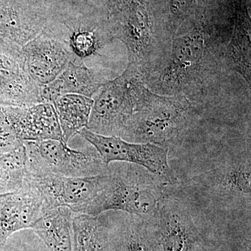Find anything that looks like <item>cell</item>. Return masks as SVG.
I'll return each mask as SVG.
<instances>
[{"label": "cell", "mask_w": 251, "mask_h": 251, "mask_svg": "<svg viewBox=\"0 0 251 251\" xmlns=\"http://www.w3.org/2000/svg\"><path fill=\"white\" fill-rule=\"evenodd\" d=\"M224 41L221 33L203 21L181 31L172 38L169 52L147 79V87L160 95L184 96L193 103L204 98L226 65Z\"/></svg>", "instance_id": "6da1fadb"}, {"label": "cell", "mask_w": 251, "mask_h": 251, "mask_svg": "<svg viewBox=\"0 0 251 251\" xmlns=\"http://www.w3.org/2000/svg\"><path fill=\"white\" fill-rule=\"evenodd\" d=\"M26 174L23 143L9 152L0 153V191L9 193L22 189L25 185Z\"/></svg>", "instance_id": "44dd1931"}, {"label": "cell", "mask_w": 251, "mask_h": 251, "mask_svg": "<svg viewBox=\"0 0 251 251\" xmlns=\"http://www.w3.org/2000/svg\"><path fill=\"white\" fill-rule=\"evenodd\" d=\"M29 175H56L68 177H87L108 174L97 150L77 151L64 141H23Z\"/></svg>", "instance_id": "5b68a950"}, {"label": "cell", "mask_w": 251, "mask_h": 251, "mask_svg": "<svg viewBox=\"0 0 251 251\" xmlns=\"http://www.w3.org/2000/svg\"><path fill=\"white\" fill-rule=\"evenodd\" d=\"M28 75L38 87L49 85L76 59L67 43L45 29L22 46Z\"/></svg>", "instance_id": "9c48e42d"}, {"label": "cell", "mask_w": 251, "mask_h": 251, "mask_svg": "<svg viewBox=\"0 0 251 251\" xmlns=\"http://www.w3.org/2000/svg\"><path fill=\"white\" fill-rule=\"evenodd\" d=\"M122 224V251H161L150 219L125 213Z\"/></svg>", "instance_id": "ffe728a7"}, {"label": "cell", "mask_w": 251, "mask_h": 251, "mask_svg": "<svg viewBox=\"0 0 251 251\" xmlns=\"http://www.w3.org/2000/svg\"><path fill=\"white\" fill-rule=\"evenodd\" d=\"M41 88L28 75L22 47L0 39V105L27 107L41 103Z\"/></svg>", "instance_id": "30bf717a"}, {"label": "cell", "mask_w": 251, "mask_h": 251, "mask_svg": "<svg viewBox=\"0 0 251 251\" xmlns=\"http://www.w3.org/2000/svg\"><path fill=\"white\" fill-rule=\"evenodd\" d=\"M45 211L40 195L26 183L19 191L0 194V249L15 232L31 228Z\"/></svg>", "instance_id": "7c38bea8"}, {"label": "cell", "mask_w": 251, "mask_h": 251, "mask_svg": "<svg viewBox=\"0 0 251 251\" xmlns=\"http://www.w3.org/2000/svg\"><path fill=\"white\" fill-rule=\"evenodd\" d=\"M206 191L221 204L251 211V160L250 149L227 153L201 179Z\"/></svg>", "instance_id": "52a82bcc"}, {"label": "cell", "mask_w": 251, "mask_h": 251, "mask_svg": "<svg viewBox=\"0 0 251 251\" xmlns=\"http://www.w3.org/2000/svg\"><path fill=\"white\" fill-rule=\"evenodd\" d=\"M22 143L11 122L8 106L0 105V153L9 152Z\"/></svg>", "instance_id": "603a6c76"}, {"label": "cell", "mask_w": 251, "mask_h": 251, "mask_svg": "<svg viewBox=\"0 0 251 251\" xmlns=\"http://www.w3.org/2000/svg\"><path fill=\"white\" fill-rule=\"evenodd\" d=\"M46 29L44 17L30 5L23 0H0V39L22 47Z\"/></svg>", "instance_id": "5bb4252c"}, {"label": "cell", "mask_w": 251, "mask_h": 251, "mask_svg": "<svg viewBox=\"0 0 251 251\" xmlns=\"http://www.w3.org/2000/svg\"><path fill=\"white\" fill-rule=\"evenodd\" d=\"M75 57L86 58L95 54L100 46V41L94 31L79 28L74 29L66 41Z\"/></svg>", "instance_id": "7402d4cb"}, {"label": "cell", "mask_w": 251, "mask_h": 251, "mask_svg": "<svg viewBox=\"0 0 251 251\" xmlns=\"http://www.w3.org/2000/svg\"><path fill=\"white\" fill-rule=\"evenodd\" d=\"M73 251H108L106 224L100 216L77 214L72 218Z\"/></svg>", "instance_id": "d6986e66"}, {"label": "cell", "mask_w": 251, "mask_h": 251, "mask_svg": "<svg viewBox=\"0 0 251 251\" xmlns=\"http://www.w3.org/2000/svg\"><path fill=\"white\" fill-rule=\"evenodd\" d=\"M73 60L55 80L41 88V103H53L67 94H79L92 98L105 80L83 63Z\"/></svg>", "instance_id": "2e32d148"}, {"label": "cell", "mask_w": 251, "mask_h": 251, "mask_svg": "<svg viewBox=\"0 0 251 251\" xmlns=\"http://www.w3.org/2000/svg\"><path fill=\"white\" fill-rule=\"evenodd\" d=\"M8 110L21 141H64L58 117L52 103H36L27 107L8 106Z\"/></svg>", "instance_id": "4fadbf2b"}, {"label": "cell", "mask_w": 251, "mask_h": 251, "mask_svg": "<svg viewBox=\"0 0 251 251\" xmlns=\"http://www.w3.org/2000/svg\"><path fill=\"white\" fill-rule=\"evenodd\" d=\"M108 179L82 214L98 216L115 211L150 219L166 197V186L146 169L130 163L114 162Z\"/></svg>", "instance_id": "7a4b0ae2"}, {"label": "cell", "mask_w": 251, "mask_h": 251, "mask_svg": "<svg viewBox=\"0 0 251 251\" xmlns=\"http://www.w3.org/2000/svg\"><path fill=\"white\" fill-rule=\"evenodd\" d=\"M108 174L68 177L56 175H26L25 183L40 195L46 211L57 207L69 208L82 214L103 189Z\"/></svg>", "instance_id": "ba28073f"}, {"label": "cell", "mask_w": 251, "mask_h": 251, "mask_svg": "<svg viewBox=\"0 0 251 251\" xmlns=\"http://www.w3.org/2000/svg\"><path fill=\"white\" fill-rule=\"evenodd\" d=\"M231 33L224 47L226 67L237 73L251 87V18L247 6L240 0L234 7Z\"/></svg>", "instance_id": "9a60e30c"}, {"label": "cell", "mask_w": 251, "mask_h": 251, "mask_svg": "<svg viewBox=\"0 0 251 251\" xmlns=\"http://www.w3.org/2000/svg\"><path fill=\"white\" fill-rule=\"evenodd\" d=\"M150 221L161 251H191L201 240L189 209L179 200L166 196Z\"/></svg>", "instance_id": "8fae6325"}, {"label": "cell", "mask_w": 251, "mask_h": 251, "mask_svg": "<svg viewBox=\"0 0 251 251\" xmlns=\"http://www.w3.org/2000/svg\"><path fill=\"white\" fill-rule=\"evenodd\" d=\"M93 104V99L79 94L62 96L52 103L66 143L87 127Z\"/></svg>", "instance_id": "ac0fdd59"}, {"label": "cell", "mask_w": 251, "mask_h": 251, "mask_svg": "<svg viewBox=\"0 0 251 251\" xmlns=\"http://www.w3.org/2000/svg\"><path fill=\"white\" fill-rule=\"evenodd\" d=\"M72 211L67 207L47 210L31 229L50 251H73Z\"/></svg>", "instance_id": "e0dca14e"}, {"label": "cell", "mask_w": 251, "mask_h": 251, "mask_svg": "<svg viewBox=\"0 0 251 251\" xmlns=\"http://www.w3.org/2000/svg\"><path fill=\"white\" fill-rule=\"evenodd\" d=\"M146 87L142 73L128 64L120 76L105 81L96 94L86 128L97 134L121 138Z\"/></svg>", "instance_id": "277c9868"}, {"label": "cell", "mask_w": 251, "mask_h": 251, "mask_svg": "<svg viewBox=\"0 0 251 251\" xmlns=\"http://www.w3.org/2000/svg\"><path fill=\"white\" fill-rule=\"evenodd\" d=\"M196 112L193 102L184 96L160 95L147 87L121 138L170 150L190 126Z\"/></svg>", "instance_id": "3957f363"}, {"label": "cell", "mask_w": 251, "mask_h": 251, "mask_svg": "<svg viewBox=\"0 0 251 251\" xmlns=\"http://www.w3.org/2000/svg\"><path fill=\"white\" fill-rule=\"evenodd\" d=\"M79 134L94 147L107 166L114 162L130 163L143 167L166 185H175L177 181L168 163V148L150 143H130L119 137L97 134L86 128Z\"/></svg>", "instance_id": "8992f818"}]
</instances>
